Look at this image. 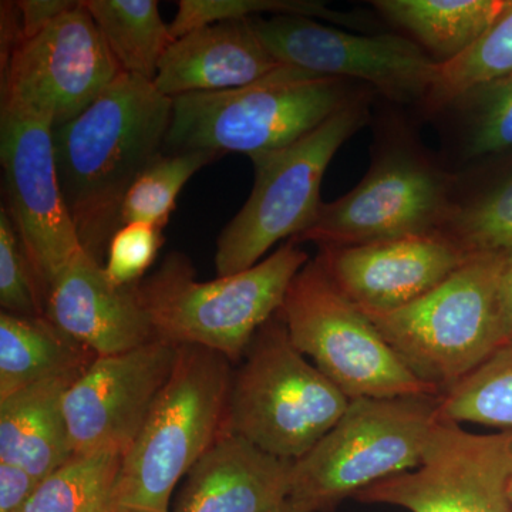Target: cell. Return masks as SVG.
I'll list each match as a JSON object with an SVG mask.
<instances>
[{
  "mask_svg": "<svg viewBox=\"0 0 512 512\" xmlns=\"http://www.w3.org/2000/svg\"><path fill=\"white\" fill-rule=\"evenodd\" d=\"M171 120L173 99L121 72L92 106L53 128L64 202L84 251L101 265L121 227L124 197L163 154Z\"/></svg>",
  "mask_w": 512,
  "mask_h": 512,
  "instance_id": "obj_1",
  "label": "cell"
},
{
  "mask_svg": "<svg viewBox=\"0 0 512 512\" xmlns=\"http://www.w3.org/2000/svg\"><path fill=\"white\" fill-rule=\"evenodd\" d=\"M369 170L348 194L320 205L315 220L289 241L345 248L412 235L439 234L453 171L431 154L396 113L376 121Z\"/></svg>",
  "mask_w": 512,
  "mask_h": 512,
  "instance_id": "obj_2",
  "label": "cell"
},
{
  "mask_svg": "<svg viewBox=\"0 0 512 512\" xmlns=\"http://www.w3.org/2000/svg\"><path fill=\"white\" fill-rule=\"evenodd\" d=\"M308 262V254L288 241L247 271L202 282L188 256L171 252L141 279L138 295L157 339L201 346L239 363L259 328L281 311L293 278Z\"/></svg>",
  "mask_w": 512,
  "mask_h": 512,
  "instance_id": "obj_3",
  "label": "cell"
},
{
  "mask_svg": "<svg viewBox=\"0 0 512 512\" xmlns=\"http://www.w3.org/2000/svg\"><path fill=\"white\" fill-rule=\"evenodd\" d=\"M375 92L356 80L282 66L241 89L173 99L165 147L252 157L291 146L350 103Z\"/></svg>",
  "mask_w": 512,
  "mask_h": 512,
  "instance_id": "obj_4",
  "label": "cell"
},
{
  "mask_svg": "<svg viewBox=\"0 0 512 512\" xmlns=\"http://www.w3.org/2000/svg\"><path fill=\"white\" fill-rule=\"evenodd\" d=\"M349 404L295 348L278 312L255 333L232 370L222 431L296 461L338 423Z\"/></svg>",
  "mask_w": 512,
  "mask_h": 512,
  "instance_id": "obj_5",
  "label": "cell"
},
{
  "mask_svg": "<svg viewBox=\"0 0 512 512\" xmlns=\"http://www.w3.org/2000/svg\"><path fill=\"white\" fill-rule=\"evenodd\" d=\"M231 365L214 350L178 346L173 372L123 456L117 510L168 512L177 484L221 434Z\"/></svg>",
  "mask_w": 512,
  "mask_h": 512,
  "instance_id": "obj_6",
  "label": "cell"
},
{
  "mask_svg": "<svg viewBox=\"0 0 512 512\" xmlns=\"http://www.w3.org/2000/svg\"><path fill=\"white\" fill-rule=\"evenodd\" d=\"M508 255H470L440 285L404 308L367 315L414 375L440 394L508 345L500 306Z\"/></svg>",
  "mask_w": 512,
  "mask_h": 512,
  "instance_id": "obj_7",
  "label": "cell"
},
{
  "mask_svg": "<svg viewBox=\"0 0 512 512\" xmlns=\"http://www.w3.org/2000/svg\"><path fill=\"white\" fill-rule=\"evenodd\" d=\"M440 420V394L350 400L338 423L293 463L289 501L306 512H328L414 470Z\"/></svg>",
  "mask_w": 512,
  "mask_h": 512,
  "instance_id": "obj_8",
  "label": "cell"
},
{
  "mask_svg": "<svg viewBox=\"0 0 512 512\" xmlns=\"http://www.w3.org/2000/svg\"><path fill=\"white\" fill-rule=\"evenodd\" d=\"M376 96L372 92L359 97L291 146L249 157L254 164V187L218 238L217 276L247 271L278 242L309 228L323 204L320 185L330 161L372 121Z\"/></svg>",
  "mask_w": 512,
  "mask_h": 512,
  "instance_id": "obj_9",
  "label": "cell"
},
{
  "mask_svg": "<svg viewBox=\"0 0 512 512\" xmlns=\"http://www.w3.org/2000/svg\"><path fill=\"white\" fill-rule=\"evenodd\" d=\"M279 315L295 348L349 400L440 394L414 375L316 258L293 278Z\"/></svg>",
  "mask_w": 512,
  "mask_h": 512,
  "instance_id": "obj_10",
  "label": "cell"
},
{
  "mask_svg": "<svg viewBox=\"0 0 512 512\" xmlns=\"http://www.w3.org/2000/svg\"><path fill=\"white\" fill-rule=\"evenodd\" d=\"M276 62L318 77L356 80L399 106L421 107L439 63L399 33H355L303 16L251 19Z\"/></svg>",
  "mask_w": 512,
  "mask_h": 512,
  "instance_id": "obj_11",
  "label": "cell"
},
{
  "mask_svg": "<svg viewBox=\"0 0 512 512\" xmlns=\"http://www.w3.org/2000/svg\"><path fill=\"white\" fill-rule=\"evenodd\" d=\"M512 433L474 434L441 419L423 461L355 495L410 512H512Z\"/></svg>",
  "mask_w": 512,
  "mask_h": 512,
  "instance_id": "obj_12",
  "label": "cell"
},
{
  "mask_svg": "<svg viewBox=\"0 0 512 512\" xmlns=\"http://www.w3.org/2000/svg\"><path fill=\"white\" fill-rule=\"evenodd\" d=\"M0 161L8 212L45 301L53 281L83 251L57 177L52 121L2 107Z\"/></svg>",
  "mask_w": 512,
  "mask_h": 512,
  "instance_id": "obj_13",
  "label": "cell"
},
{
  "mask_svg": "<svg viewBox=\"0 0 512 512\" xmlns=\"http://www.w3.org/2000/svg\"><path fill=\"white\" fill-rule=\"evenodd\" d=\"M120 73L82 0L2 66V107L32 111L59 127L92 106Z\"/></svg>",
  "mask_w": 512,
  "mask_h": 512,
  "instance_id": "obj_14",
  "label": "cell"
},
{
  "mask_svg": "<svg viewBox=\"0 0 512 512\" xmlns=\"http://www.w3.org/2000/svg\"><path fill=\"white\" fill-rule=\"evenodd\" d=\"M178 346L156 339L96 357L63 396L74 454H126L173 372Z\"/></svg>",
  "mask_w": 512,
  "mask_h": 512,
  "instance_id": "obj_15",
  "label": "cell"
},
{
  "mask_svg": "<svg viewBox=\"0 0 512 512\" xmlns=\"http://www.w3.org/2000/svg\"><path fill=\"white\" fill-rule=\"evenodd\" d=\"M441 234L412 235L345 248H319L333 284L366 315L394 312L429 293L467 261Z\"/></svg>",
  "mask_w": 512,
  "mask_h": 512,
  "instance_id": "obj_16",
  "label": "cell"
},
{
  "mask_svg": "<svg viewBox=\"0 0 512 512\" xmlns=\"http://www.w3.org/2000/svg\"><path fill=\"white\" fill-rule=\"evenodd\" d=\"M138 284L114 286L83 249L50 285L45 316L96 357L130 352L157 339Z\"/></svg>",
  "mask_w": 512,
  "mask_h": 512,
  "instance_id": "obj_17",
  "label": "cell"
},
{
  "mask_svg": "<svg viewBox=\"0 0 512 512\" xmlns=\"http://www.w3.org/2000/svg\"><path fill=\"white\" fill-rule=\"evenodd\" d=\"M293 463L221 431L185 476L174 512H276L289 501Z\"/></svg>",
  "mask_w": 512,
  "mask_h": 512,
  "instance_id": "obj_18",
  "label": "cell"
},
{
  "mask_svg": "<svg viewBox=\"0 0 512 512\" xmlns=\"http://www.w3.org/2000/svg\"><path fill=\"white\" fill-rule=\"evenodd\" d=\"M282 66L256 36L251 19L229 20L174 40L161 59L154 86L170 99L227 92L259 82Z\"/></svg>",
  "mask_w": 512,
  "mask_h": 512,
  "instance_id": "obj_19",
  "label": "cell"
},
{
  "mask_svg": "<svg viewBox=\"0 0 512 512\" xmlns=\"http://www.w3.org/2000/svg\"><path fill=\"white\" fill-rule=\"evenodd\" d=\"M74 380H50L0 399V461L43 478L74 456L63 396Z\"/></svg>",
  "mask_w": 512,
  "mask_h": 512,
  "instance_id": "obj_20",
  "label": "cell"
},
{
  "mask_svg": "<svg viewBox=\"0 0 512 512\" xmlns=\"http://www.w3.org/2000/svg\"><path fill=\"white\" fill-rule=\"evenodd\" d=\"M96 355L46 316L0 315V399L50 380H76Z\"/></svg>",
  "mask_w": 512,
  "mask_h": 512,
  "instance_id": "obj_21",
  "label": "cell"
},
{
  "mask_svg": "<svg viewBox=\"0 0 512 512\" xmlns=\"http://www.w3.org/2000/svg\"><path fill=\"white\" fill-rule=\"evenodd\" d=\"M439 234L467 255L512 252V167L491 173L474 163L454 170Z\"/></svg>",
  "mask_w": 512,
  "mask_h": 512,
  "instance_id": "obj_22",
  "label": "cell"
},
{
  "mask_svg": "<svg viewBox=\"0 0 512 512\" xmlns=\"http://www.w3.org/2000/svg\"><path fill=\"white\" fill-rule=\"evenodd\" d=\"M370 5L434 62L444 64L476 45L510 0H373Z\"/></svg>",
  "mask_w": 512,
  "mask_h": 512,
  "instance_id": "obj_23",
  "label": "cell"
},
{
  "mask_svg": "<svg viewBox=\"0 0 512 512\" xmlns=\"http://www.w3.org/2000/svg\"><path fill=\"white\" fill-rule=\"evenodd\" d=\"M431 120L451 171L512 151V74L461 93Z\"/></svg>",
  "mask_w": 512,
  "mask_h": 512,
  "instance_id": "obj_24",
  "label": "cell"
},
{
  "mask_svg": "<svg viewBox=\"0 0 512 512\" xmlns=\"http://www.w3.org/2000/svg\"><path fill=\"white\" fill-rule=\"evenodd\" d=\"M104 43L123 73L156 79L158 66L174 42L157 0H83Z\"/></svg>",
  "mask_w": 512,
  "mask_h": 512,
  "instance_id": "obj_25",
  "label": "cell"
},
{
  "mask_svg": "<svg viewBox=\"0 0 512 512\" xmlns=\"http://www.w3.org/2000/svg\"><path fill=\"white\" fill-rule=\"evenodd\" d=\"M123 454H74L43 478L23 512H116Z\"/></svg>",
  "mask_w": 512,
  "mask_h": 512,
  "instance_id": "obj_26",
  "label": "cell"
},
{
  "mask_svg": "<svg viewBox=\"0 0 512 512\" xmlns=\"http://www.w3.org/2000/svg\"><path fill=\"white\" fill-rule=\"evenodd\" d=\"M512 74V0L484 36L463 56L439 64L420 111L431 119L461 93Z\"/></svg>",
  "mask_w": 512,
  "mask_h": 512,
  "instance_id": "obj_27",
  "label": "cell"
},
{
  "mask_svg": "<svg viewBox=\"0 0 512 512\" xmlns=\"http://www.w3.org/2000/svg\"><path fill=\"white\" fill-rule=\"evenodd\" d=\"M291 15L326 20L333 26L373 33L376 25L370 16L339 12L318 0H180L177 13L170 23L174 40L192 30L229 22L247 20L256 16ZM377 33V32H376Z\"/></svg>",
  "mask_w": 512,
  "mask_h": 512,
  "instance_id": "obj_28",
  "label": "cell"
},
{
  "mask_svg": "<svg viewBox=\"0 0 512 512\" xmlns=\"http://www.w3.org/2000/svg\"><path fill=\"white\" fill-rule=\"evenodd\" d=\"M440 417L512 433V345L440 394Z\"/></svg>",
  "mask_w": 512,
  "mask_h": 512,
  "instance_id": "obj_29",
  "label": "cell"
},
{
  "mask_svg": "<svg viewBox=\"0 0 512 512\" xmlns=\"http://www.w3.org/2000/svg\"><path fill=\"white\" fill-rule=\"evenodd\" d=\"M222 154L208 150L174 151L154 158L138 175L121 205V227L133 222L165 228L177 208V198L192 175Z\"/></svg>",
  "mask_w": 512,
  "mask_h": 512,
  "instance_id": "obj_30",
  "label": "cell"
},
{
  "mask_svg": "<svg viewBox=\"0 0 512 512\" xmlns=\"http://www.w3.org/2000/svg\"><path fill=\"white\" fill-rule=\"evenodd\" d=\"M0 305L19 316H45V301L8 208H0Z\"/></svg>",
  "mask_w": 512,
  "mask_h": 512,
  "instance_id": "obj_31",
  "label": "cell"
},
{
  "mask_svg": "<svg viewBox=\"0 0 512 512\" xmlns=\"http://www.w3.org/2000/svg\"><path fill=\"white\" fill-rule=\"evenodd\" d=\"M163 231V228L143 222L120 227L111 238L104 265V272L111 284L123 288L141 282L163 247Z\"/></svg>",
  "mask_w": 512,
  "mask_h": 512,
  "instance_id": "obj_32",
  "label": "cell"
},
{
  "mask_svg": "<svg viewBox=\"0 0 512 512\" xmlns=\"http://www.w3.org/2000/svg\"><path fill=\"white\" fill-rule=\"evenodd\" d=\"M40 480L25 468L0 461V512H23Z\"/></svg>",
  "mask_w": 512,
  "mask_h": 512,
  "instance_id": "obj_33",
  "label": "cell"
},
{
  "mask_svg": "<svg viewBox=\"0 0 512 512\" xmlns=\"http://www.w3.org/2000/svg\"><path fill=\"white\" fill-rule=\"evenodd\" d=\"M79 2L73 0H19L20 25H22L23 42L40 35L60 16L69 12Z\"/></svg>",
  "mask_w": 512,
  "mask_h": 512,
  "instance_id": "obj_34",
  "label": "cell"
},
{
  "mask_svg": "<svg viewBox=\"0 0 512 512\" xmlns=\"http://www.w3.org/2000/svg\"><path fill=\"white\" fill-rule=\"evenodd\" d=\"M500 306L505 339L508 345H512V252L508 255L503 278H501Z\"/></svg>",
  "mask_w": 512,
  "mask_h": 512,
  "instance_id": "obj_35",
  "label": "cell"
},
{
  "mask_svg": "<svg viewBox=\"0 0 512 512\" xmlns=\"http://www.w3.org/2000/svg\"><path fill=\"white\" fill-rule=\"evenodd\" d=\"M276 512H306V511L301 510V508L296 507V505H293L291 503V501H288V503H286L284 505V507L279 508V510Z\"/></svg>",
  "mask_w": 512,
  "mask_h": 512,
  "instance_id": "obj_36",
  "label": "cell"
},
{
  "mask_svg": "<svg viewBox=\"0 0 512 512\" xmlns=\"http://www.w3.org/2000/svg\"><path fill=\"white\" fill-rule=\"evenodd\" d=\"M116 512H138V511H131V510H124V508H119Z\"/></svg>",
  "mask_w": 512,
  "mask_h": 512,
  "instance_id": "obj_37",
  "label": "cell"
},
{
  "mask_svg": "<svg viewBox=\"0 0 512 512\" xmlns=\"http://www.w3.org/2000/svg\"><path fill=\"white\" fill-rule=\"evenodd\" d=\"M510 498H511V503H512V481H511V484H510Z\"/></svg>",
  "mask_w": 512,
  "mask_h": 512,
  "instance_id": "obj_38",
  "label": "cell"
}]
</instances>
